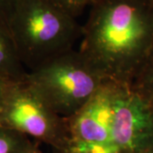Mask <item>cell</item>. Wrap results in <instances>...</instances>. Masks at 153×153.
I'll return each mask as SVG.
<instances>
[{
    "label": "cell",
    "instance_id": "5",
    "mask_svg": "<svg viewBox=\"0 0 153 153\" xmlns=\"http://www.w3.org/2000/svg\"><path fill=\"white\" fill-rule=\"evenodd\" d=\"M0 124L48 145L55 152L65 147L69 138L66 118L56 113L27 80L9 82Z\"/></svg>",
    "mask_w": 153,
    "mask_h": 153
},
{
    "label": "cell",
    "instance_id": "2",
    "mask_svg": "<svg viewBox=\"0 0 153 153\" xmlns=\"http://www.w3.org/2000/svg\"><path fill=\"white\" fill-rule=\"evenodd\" d=\"M66 119L68 140L103 153H153V105L130 83L105 81L82 109Z\"/></svg>",
    "mask_w": 153,
    "mask_h": 153
},
{
    "label": "cell",
    "instance_id": "3",
    "mask_svg": "<svg viewBox=\"0 0 153 153\" xmlns=\"http://www.w3.org/2000/svg\"><path fill=\"white\" fill-rule=\"evenodd\" d=\"M10 32L28 72L74 49L82 28L49 0H17Z\"/></svg>",
    "mask_w": 153,
    "mask_h": 153
},
{
    "label": "cell",
    "instance_id": "1",
    "mask_svg": "<svg viewBox=\"0 0 153 153\" xmlns=\"http://www.w3.org/2000/svg\"><path fill=\"white\" fill-rule=\"evenodd\" d=\"M80 52L105 80L131 83L153 47L150 0H97Z\"/></svg>",
    "mask_w": 153,
    "mask_h": 153
},
{
    "label": "cell",
    "instance_id": "10",
    "mask_svg": "<svg viewBox=\"0 0 153 153\" xmlns=\"http://www.w3.org/2000/svg\"><path fill=\"white\" fill-rule=\"evenodd\" d=\"M17 0H0V27L10 34V24Z\"/></svg>",
    "mask_w": 153,
    "mask_h": 153
},
{
    "label": "cell",
    "instance_id": "9",
    "mask_svg": "<svg viewBox=\"0 0 153 153\" xmlns=\"http://www.w3.org/2000/svg\"><path fill=\"white\" fill-rule=\"evenodd\" d=\"M62 10L76 18L82 14L83 10L92 6L97 0H49Z\"/></svg>",
    "mask_w": 153,
    "mask_h": 153
},
{
    "label": "cell",
    "instance_id": "7",
    "mask_svg": "<svg viewBox=\"0 0 153 153\" xmlns=\"http://www.w3.org/2000/svg\"><path fill=\"white\" fill-rule=\"evenodd\" d=\"M35 146L30 138L0 124V153H29Z\"/></svg>",
    "mask_w": 153,
    "mask_h": 153
},
{
    "label": "cell",
    "instance_id": "12",
    "mask_svg": "<svg viewBox=\"0 0 153 153\" xmlns=\"http://www.w3.org/2000/svg\"><path fill=\"white\" fill-rule=\"evenodd\" d=\"M29 153H43V152L38 149V146H35V147L33 148V150H32V151H31Z\"/></svg>",
    "mask_w": 153,
    "mask_h": 153
},
{
    "label": "cell",
    "instance_id": "6",
    "mask_svg": "<svg viewBox=\"0 0 153 153\" xmlns=\"http://www.w3.org/2000/svg\"><path fill=\"white\" fill-rule=\"evenodd\" d=\"M28 71L19 56L16 46L8 31L0 27V78L9 82H24Z\"/></svg>",
    "mask_w": 153,
    "mask_h": 153
},
{
    "label": "cell",
    "instance_id": "8",
    "mask_svg": "<svg viewBox=\"0 0 153 153\" xmlns=\"http://www.w3.org/2000/svg\"><path fill=\"white\" fill-rule=\"evenodd\" d=\"M130 84L142 98L153 105V47Z\"/></svg>",
    "mask_w": 153,
    "mask_h": 153
},
{
    "label": "cell",
    "instance_id": "13",
    "mask_svg": "<svg viewBox=\"0 0 153 153\" xmlns=\"http://www.w3.org/2000/svg\"><path fill=\"white\" fill-rule=\"evenodd\" d=\"M150 1L152 2V4H153V0H150Z\"/></svg>",
    "mask_w": 153,
    "mask_h": 153
},
{
    "label": "cell",
    "instance_id": "11",
    "mask_svg": "<svg viewBox=\"0 0 153 153\" xmlns=\"http://www.w3.org/2000/svg\"><path fill=\"white\" fill-rule=\"evenodd\" d=\"M9 84V82H7L5 80L0 78V110L2 107V104H3V100H4V94H5L6 88Z\"/></svg>",
    "mask_w": 153,
    "mask_h": 153
},
{
    "label": "cell",
    "instance_id": "4",
    "mask_svg": "<svg viewBox=\"0 0 153 153\" xmlns=\"http://www.w3.org/2000/svg\"><path fill=\"white\" fill-rule=\"evenodd\" d=\"M27 80L64 118L82 109L106 81L75 49L28 72Z\"/></svg>",
    "mask_w": 153,
    "mask_h": 153
}]
</instances>
